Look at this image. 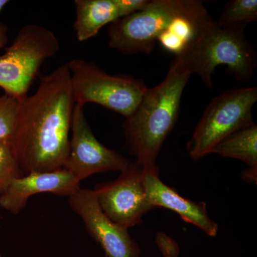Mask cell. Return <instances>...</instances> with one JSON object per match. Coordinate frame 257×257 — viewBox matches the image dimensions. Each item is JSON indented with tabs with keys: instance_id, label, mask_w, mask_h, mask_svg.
Instances as JSON below:
<instances>
[{
	"instance_id": "3957f363",
	"label": "cell",
	"mask_w": 257,
	"mask_h": 257,
	"mask_svg": "<svg viewBox=\"0 0 257 257\" xmlns=\"http://www.w3.org/2000/svg\"><path fill=\"white\" fill-rule=\"evenodd\" d=\"M243 29L221 28L213 20L187 50L176 56L170 67L180 73L198 74L209 88L214 69L221 65L226 66L236 80L247 82L254 74L257 57Z\"/></svg>"
},
{
	"instance_id": "4fadbf2b",
	"label": "cell",
	"mask_w": 257,
	"mask_h": 257,
	"mask_svg": "<svg viewBox=\"0 0 257 257\" xmlns=\"http://www.w3.org/2000/svg\"><path fill=\"white\" fill-rule=\"evenodd\" d=\"M149 0H75L73 25L79 42L95 37L103 27L143 9Z\"/></svg>"
},
{
	"instance_id": "ac0fdd59",
	"label": "cell",
	"mask_w": 257,
	"mask_h": 257,
	"mask_svg": "<svg viewBox=\"0 0 257 257\" xmlns=\"http://www.w3.org/2000/svg\"><path fill=\"white\" fill-rule=\"evenodd\" d=\"M20 99L4 94L0 96V140H12L18 120Z\"/></svg>"
},
{
	"instance_id": "30bf717a",
	"label": "cell",
	"mask_w": 257,
	"mask_h": 257,
	"mask_svg": "<svg viewBox=\"0 0 257 257\" xmlns=\"http://www.w3.org/2000/svg\"><path fill=\"white\" fill-rule=\"evenodd\" d=\"M69 204L106 257H140V246L128 229L111 221L101 211L93 189H79L69 197Z\"/></svg>"
},
{
	"instance_id": "ffe728a7",
	"label": "cell",
	"mask_w": 257,
	"mask_h": 257,
	"mask_svg": "<svg viewBox=\"0 0 257 257\" xmlns=\"http://www.w3.org/2000/svg\"><path fill=\"white\" fill-rule=\"evenodd\" d=\"M9 3L8 0H0V13L4 9L5 7Z\"/></svg>"
},
{
	"instance_id": "9a60e30c",
	"label": "cell",
	"mask_w": 257,
	"mask_h": 257,
	"mask_svg": "<svg viewBox=\"0 0 257 257\" xmlns=\"http://www.w3.org/2000/svg\"><path fill=\"white\" fill-rule=\"evenodd\" d=\"M212 153L242 161L247 169L257 171V126L254 122L240 128L224 139Z\"/></svg>"
},
{
	"instance_id": "e0dca14e",
	"label": "cell",
	"mask_w": 257,
	"mask_h": 257,
	"mask_svg": "<svg viewBox=\"0 0 257 257\" xmlns=\"http://www.w3.org/2000/svg\"><path fill=\"white\" fill-rule=\"evenodd\" d=\"M23 175L11 140H0V194L15 178Z\"/></svg>"
},
{
	"instance_id": "ba28073f",
	"label": "cell",
	"mask_w": 257,
	"mask_h": 257,
	"mask_svg": "<svg viewBox=\"0 0 257 257\" xmlns=\"http://www.w3.org/2000/svg\"><path fill=\"white\" fill-rule=\"evenodd\" d=\"M131 161L103 145L93 134L84 114V106L75 104L72 114L68 155L64 170L79 182L97 173L122 172Z\"/></svg>"
},
{
	"instance_id": "7c38bea8",
	"label": "cell",
	"mask_w": 257,
	"mask_h": 257,
	"mask_svg": "<svg viewBox=\"0 0 257 257\" xmlns=\"http://www.w3.org/2000/svg\"><path fill=\"white\" fill-rule=\"evenodd\" d=\"M143 182L147 200L155 209L175 211L185 222L197 226L208 236H216L218 225L209 217L205 203L193 202L179 195L161 180L157 166L144 167Z\"/></svg>"
},
{
	"instance_id": "52a82bcc",
	"label": "cell",
	"mask_w": 257,
	"mask_h": 257,
	"mask_svg": "<svg viewBox=\"0 0 257 257\" xmlns=\"http://www.w3.org/2000/svg\"><path fill=\"white\" fill-rule=\"evenodd\" d=\"M192 2L149 0L143 9L109 25L108 45L126 55L152 53L161 34Z\"/></svg>"
},
{
	"instance_id": "8992f818",
	"label": "cell",
	"mask_w": 257,
	"mask_h": 257,
	"mask_svg": "<svg viewBox=\"0 0 257 257\" xmlns=\"http://www.w3.org/2000/svg\"><path fill=\"white\" fill-rule=\"evenodd\" d=\"M257 101V88L229 89L213 99L187 145L194 160L212 153L216 145L240 128L253 122L251 110Z\"/></svg>"
},
{
	"instance_id": "8fae6325",
	"label": "cell",
	"mask_w": 257,
	"mask_h": 257,
	"mask_svg": "<svg viewBox=\"0 0 257 257\" xmlns=\"http://www.w3.org/2000/svg\"><path fill=\"white\" fill-rule=\"evenodd\" d=\"M80 182L64 168L50 172H34L12 181L0 194V207L18 214L26 206L30 197L41 193L71 195L80 189Z\"/></svg>"
},
{
	"instance_id": "277c9868",
	"label": "cell",
	"mask_w": 257,
	"mask_h": 257,
	"mask_svg": "<svg viewBox=\"0 0 257 257\" xmlns=\"http://www.w3.org/2000/svg\"><path fill=\"white\" fill-rule=\"evenodd\" d=\"M60 48L58 39L51 30L36 24L23 26L0 55V88L18 99L28 95L42 64Z\"/></svg>"
},
{
	"instance_id": "6da1fadb",
	"label": "cell",
	"mask_w": 257,
	"mask_h": 257,
	"mask_svg": "<svg viewBox=\"0 0 257 257\" xmlns=\"http://www.w3.org/2000/svg\"><path fill=\"white\" fill-rule=\"evenodd\" d=\"M74 105L67 64L42 77L36 92L20 99L11 141L23 175L63 167Z\"/></svg>"
},
{
	"instance_id": "9c48e42d",
	"label": "cell",
	"mask_w": 257,
	"mask_h": 257,
	"mask_svg": "<svg viewBox=\"0 0 257 257\" xmlns=\"http://www.w3.org/2000/svg\"><path fill=\"white\" fill-rule=\"evenodd\" d=\"M144 167L131 162L117 179L93 189L101 211L114 223L130 229L155 209L147 200L144 187Z\"/></svg>"
},
{
	"instance_id": "2e32d148",
	"label": "cell",
	"mask_w": 257,
	"mask_h": 257,
	"mask_svg": "<svg viewBox=\"0 0 257 257\" xmlns=\"http://www.w3.org/2000/svg\"><path fill=\"white\" fill-rule=\"evenodd\" d=\"M256 20V0H231L225 5L216 23L221 28H244Z\"/></svg>"
},
{
	"instance_id": "5b68a950",
	"label": "cell",
	"mask_w": 257,
	"mask_h": 257,
	"mask_svg": "<svg viewBox=\"0 0 257 257\" xmlns=\"http://www.w3.org/2000/svg\"><path fill=\"white\" fill-rule=\"evenodd\" d=\"M67 64L75 104H99L125 119L136 109L148 89L141 79L109 75L92 62L74 59Z\"/></svg>"
},
{
	"instance_id": "5bb4252c",
	"label": "cell",
	"mask_w": 257,
	"mask_h": 257,
	"mask_svg": "<svg viewBox=\"0 0 257 257\" xmlns=\"http://www.w3.org/2000/svg\"><path fill=\"white\" fill-rule=\"evenodd\" d=\"M212 21L202 2L192 0L190 6L178 15L161 34L157 42L164 50L176 57L187 50Z\"/></svg>"
},
{
	"instance_id": "7a4b0ae2",
	"label": "cell",
	"mask_w": 257,
	"mask_h": 257,
	"mask_svg": "<svg viewBox=\"0 0 257 257\" xmlns=\"http://www.w3.org/2000/svg\"><path fill=\"white\" fill-rule=\"evenodd\" d=\"M190 74L169 69L165 79L148 88L123 124L128 152L144 167L157 166L159 154L178 119L181 100Z\"/></svg>"
},
{
	"instance_id": "d6986e66",
	"label": "cell",
	"mask_w": 257,
	"mask_h": 257,
	"mask_svg": "<svg viewBox=\"0 0 257 257\" xmlns=\"http://www.w3.org/2000/svg\"><path fill=\"white\" fill-rule=\"evenodd\" d=\"M9 42V29L5 24L0 22V51Z\"/></svg>"
}]
</instances>
